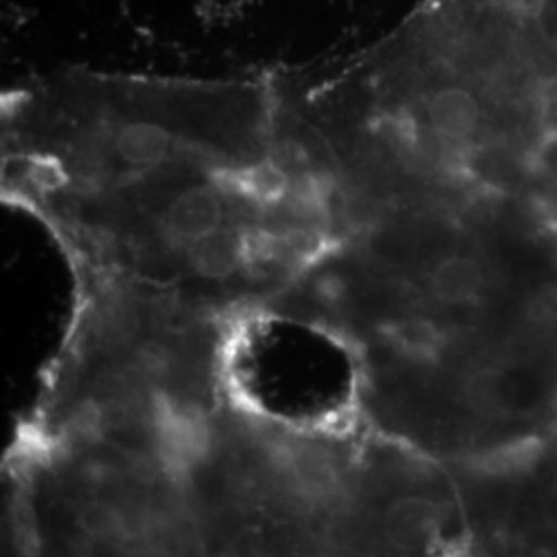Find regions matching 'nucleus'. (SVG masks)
<instances>
[{
  "label": "nucleus",
  "mask_w": 557,
  "mask_h": 557,
  "mask_svg": "<svg viewBox=\"0 0 557 557\" xmlns=\"http://www.w3.org/2000/svg\"><path fill=\"white\" fill-rule=\"evenodd\" d=\"M244 257V242L238 227L223 225L211 236L199 239L190 246V262L200 277L220 278L234 275Z\"/></svg>",
  "instance_id": "1"
},
{
  "label": "nucleus",
  "mask_w": 557,
  "mask_h": 557,
  "mask_svg": "<svg viewBox=\"0 0 557 557\" xmlns=\"http://www.w3.org/2000/svg\"><path fill=\"white\" fill-rule=\"evenodd\" d=\"M481 283L483 278L478 262L467 257L440 260L438 267L432 271V292L446 304H465L478 298Z\"/></svg>",
  "instance_id": "2"
},
{
  "label": "nucleus",
  "mask_w": 557,
  "mask_h": 557,
  "mask_svg": "<svg viewBox=\"0 0 557 557\" xmlns=\"http://www.w3.org/2000/svg\"><path fill=\"white\" fill-rule=\"evenodd\" d=\"M438 508L425 499H403L388 512V533L398 547H418L430 537Z\"/></svg>",
  "instance_id": "3"
},
{
  "label": "nucleus",
  "mask_w": 557,
  "mask_h": 557,
  "mask_svg": "<svg viewBox=\"0 0 557 557\" xmlns=\"http://www.w3.org/2000/svg\"><path fill=\"white\" fill-rule=\"evenodd\" d=\"M467 400L483 416H504L508 409L506 382L498 370H483L467 382Z\"/></svg>",
  "instance_id": "4"
},
{
  "label": "nucleus",
  "mask_w": 557,
  "mask_h": 557,
  "mask_svg": "<svg viewBox=\"0 0 557 557\" xmlns=\"http://www.w3.org/2000/svg\"><path fill=\"white\" fill-rule=\"evenodd\" d=\"M81 531L89 537L116 539L124 531V515L108 499H89L77 512Z\"/></svg>",
  "instance_id": "5"
},
{
  "label": "nucleus",
  "mask_w": 557,
  "mask_h": 557,
  "mask_svg": "<svg viewBox=\"0 0 557 557\" xmlns=\"http://www.w3.org/2000/svg\"><path fill=\"white\" fill-rule=\"evenodd\" d=\"M393 341L411 354H428L438 345V331L423 319H405L393 326Z\"/></svg>",
  "instance_id": "6"
},
{
  "label": "nucleus",
  "mask_w": 557,
  "mask_h": 557,
  "mask_svg": "<svg viewBox=\"0 0 557 557\" xmlns=\"http://www.w3.org/2000/svg\"><path fill=\"white\" fill-rule=\"evenodd\" d=\"M529 317L537 324L557 322V292H543L529 306Z\"/></svg>",
  "instance_id": "7"
}]
</instances>
